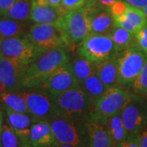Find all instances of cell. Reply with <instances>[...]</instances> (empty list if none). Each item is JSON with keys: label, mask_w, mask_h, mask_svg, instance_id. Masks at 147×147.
<instances>
[{"label": "cell", "mask_w": 147, "mask_h": 147, "mask_svg": "<svg viewBox=\"0 0 147 147\" xmlns=\"http://www.w3.org/2000/svg\"><path fill=\"white\" fill-rule=\"evenodd\" d=\"M68 49L56 48L43 53L28 65L22 82L23 89L41 87L57 69L69 62Z\"/></svg>", "instance_id": "6da1fadb"}, {"label": "cell", "mask_w": 147, "mask_h": 147, "mask_svg": "<svg viewBox=\"0 0 147 147\" xmlns=\"http://www.w3.org/2000/svg\"><path fill=\"white\" fill-rule=\"evenodd\" d=\"M57 115L78 122L93 109L94 101L79 86L53 96Z\"/></svg>", "instance_id": "7a4b0ae2"}, {"label": "cell", "mask_w": 147, "mask_h": 147, "mask_svg": "<svg viewBox=\"0 0 147 147\" xmlns=\"http://www.w3.org/2000/svg\"><path fill=\"white\" fill-rule=\"evenodd\" d=\"M58 24L63 31L69 47L79 44L92 33L88 3L83 8L66 11Z\"/></svg>", "instance_id": "3957f363"}, {"label": "cell", "mask_w": 147, "mask_h": 147, "mask_svg": "<svg viewBox=\"0 0 147 147\" xmlns=\"http://www.w3.org/2000/svg\"><path fill=\"white\" fill-rule=\"evenodd\" d=\"M137 94H131L119 85L107 88L99 98L95 100L92 111L100 118L106 120L110 117L121 114Z\"/></svg>", "instance_id": "277c9868"}, {"label": "cell", "mask_w": 147, "mask_h": 147, "mask_svg": "<svg viewBox=\"0 0 147 147\" xmlns=\"http://www.w3.org/2000/svg\"><path fill=\"white\" fill-rule=\"evenodd\" d=\"M27 38L43 52L56 48H69L68 42L59 24H34L29 28Z\"/></svg>", "instance_id": "5b68a950"}, {"label": "cell", "mask_w": 147, "mask_h": 147, "mask_svg": "<svg viewBox=\"0 0 147 147\" xmlns=\"http://www.w3.org/2000/svg\"><path fill=\"white\" fill-rule=\"evenodd\" d=\"M78 54L93 63L116 57L119 55L110 37L96 33L89 34L79 43Z\"/></svg>", "instance_id": "8992f818"}, {"label": "cell", "mask_w": 147, "mask_h": 147, "mask_svg": "<svg viewBox=\"0 0 147 147\" xmlns=\"http://www.w3.org/2000/svg\"><path fill=\"white\" fill-rule=\"evenodd\" d=\"M119 64L118 85L121 87L131 85L141 73L147 60V55L138 47L132 44L117 57Z\"/></svg>", "instance_id": "52a82bcc"}, {"label": "cell", "mask_w": 147, "mask_h": 147, "mask_svg": "<svg viewBox=\"0 0 147 147\" xmlns=\"http://www.w3.org/2000/svg\"><path fill=\"white\" fill-rule=\"evenodd\" d=\"M45 53L34 46L26 36L13 37L0 41V53L3 57L30 65Z\"/></svg>", "instance_id": "ba28073f"}, {"label": "cell", "mask_w": 147, "mask_h": 147, "mask_svg": "<svg viewBox=\"0 0 147 147\" xmlns=\"http://www.w3.org/2000/svg\"><path fill=\"white\" fill-rule=\"evenodd\" d=\"M26 102L29 114L37 120H49L57 115L53 96L42 88H27L21 91Z\"/></svg>", "instance_id": "9c48e42d"}, {"label": "cell", "mask_w": 147, "mask_h": 147, "mask_svg": "<svg viewBox=\"0 0 147 147\" xmlns=\"http://www.w3.org/2000/svg\"><path fill=\"white\" fill-rule=\"evenodd\" d=\"M121 117L127 137L139 136L147 122L146 101L137 95L121 112Z\"/></svg>", "instance_id": "30bf717a"}, {"label": "cell", "mask_w": 147, "mask_h": 147, "mask_svg": "<svg viewBox=\"0 0 147 147\" xmlns=\"http://www.w3.org/2000/svg\"><path fill=\"white\" fill-rule=\"evenodd\" d=\"M27 67L10 59L0 58V92H21Z\"/></svg>", "instance_id": "8fae6325"}, {"label": "cell", "mask_w": 147, "mask_h": 147, "mask_svg": "<svg viewBox=\"0 0 147 147\" xmlns=\"http://www.w3.org/2000/svg\"><path fill=\"white\" fill-rule=\"evenodd\" d=\"M48 121L57 143L76 147L81 145V134L75 124L76 122L61 115L54 116Z\"/></svg>", "instance_id": "7c38bea8"}, {"label": "cell", "mask_w": 147, "mask_h": 147, "mask_svg": "<svg viewBox=\"0 0 147 147\" xmlns=\"http://www.w3.org/2000/svg\"><path fill=\"white\" fill-rule=\"evenodd\" d=\"M78 86L69 62L57 69L39 88L46 90L52 96H56Z\"/></svg>", "instance_id": "4fadbf2b"}, {"label": "cell", "mask_w": 147, "mask_h": 147, "mask_svg": "<svg viewBox=\"0 0 147 147\" xmlns=\"http://www.w3.org/2000/svg\"><path fill=\"white\" fill-rule=\"evenodd\" d=\"M83 121L88 136L89 147H113L106 120L96 115L92 110Z\"/></svg>", "instance_id": "5bb4252c"}, {"label": "cell", "mask_w": 147, "mask_h": 147, "mask_svg": "<svg viewBox=\"0 0 147 147\" xmlns=\"http://www.w3.org/2000/svg\"><path fill=\"white\" fill-rule=\"evenodd\" d=\"M65 13L62 7H54L47 0H31L30 20L34 24H57Z\"/></svg>", "instance_id": "9a60e30c"}, {"label": "cell", "mask_w": 147, "mask_h": 147, "mask_svg": "<svg viewBox=\"0 0 147 147\" xmlns=\"http://www.w3.org/2000/svg\"><path fill=\"white\" fill-rule=\"evenodd\" d=\"M3 110L7 124L15 131L26 145L31 146L30 144V133L33 123L37 121L36 119L29 113L16 112L9 109Z\"/></svg>", "instance_id": "2e32d148"}, {"label": "cell", "mask_w": 147, "mask_h": 147, "mask_svg": "<svg viewBox=\"0 0 147 147\" xmlns=\"http://www.w3.org/2000/svg\"><path fill=\"white\" fill-rule=\"evenodd\" d=\"M90 7V26L92 33L108 34L115 26V19L109 9L96 5L92 0Z\"/></svg>", "instance_id": "e0dca14e"}, {"label": "cell", "mask_w": 147, "mask_h": 147, "mask_svg": "<svg viewBox=\"0 0 147 147\" xmlns=\"http://www.w3.org/2000/svg\"><path fill=\"white\" fill-rule=\"evenodd\" d=\"M56 143L49 121L37 120L33 123L30 133L31 147H48Z\"/></svg>", "instance_id": "ac0fdd59"}, {"label": "cell", "mask_w": 147, "mask_h": 147, "mask_svg": "<svg viewBox=\"0 0 147 147\" xmlns=\"http://www.w3.org/2000/svg\"><path fill=\"white\" fill-rule=\"evenodd\" d=\"M115 26L122 27L134 35L147 23L144 11L129 6L124 15L115 19Z\"/></svg>", "instance_id": "d6986e66"}, {"label": "cell", "mask_w": 147, "mask_h": 147, "mask_svg": "<svg viewBox=\"0 0 147 147\" xmlns=\"http://www.w3.org/2000/svg\"><path fill=\"white\" fill-rule=\"evenodd\" d=\"M94 64L96 74L106 88L118 85L119 64L117 57Z\"/></svg>", "instance_id": "ffe728a7"}, {"label": "cell", "mask_w": 147, "mask_h": 147, "mask_svg": "<svg viewBox=\"0 0 147 147\" xmlns=\"http://www.w3.org/2000/svg\"><path fill=\"white\" fill-rule=\"evenodd\" d=\"M28 30L26 22L0 15V41L8 38L26 36Z\"/></svg>", "instance_id": "44dd1931"}, {"label": "cell", "mask_w": 147, "mask_h": 147, "mask_svg": "<svg viewBox=\"0 0 147 147\" xmlns=\"http://www.w3.org/2000/svg\"><path fill=\"white\" fill-rule=\"evenodd\" d=\"M105 123L112 141L113 147H119L121 143L127 137V133L122 120L121 114L110 117L106 119Z\"/></svg>", "instance_id": "7402d4cb"}, {"label": "cell", "mask_w": 147, "mask_h": 147, "mask_svg": "<svg viewBox=\"0 0 147 147\" xmlns=\"http://www.w3.org/2000/svg\"><path fill=\"white\" fill-rule=\"evenodd\" d=\"M0 107L16 112L29 113L26 100L21 92H0Z\"/></svg>", "instance_id": "603a6c76"}, {"label": "cell", "mask_w": 147, "mask_h": 147, "mask_svg": "<svg viewBox=\"0 0 147 147\" xmlns=\"http://www.w3.org/2000/svg\"><path fill=\"white\" fill-rule=\"evenodd\" d=\"M69 65L79 85H81L88 77L96 73L95 64L80 56L72 62H69Z\"/></svg>", "instance_id": "cb8c5ba5"}, {"label": "cell", "mask_w": 147, "mask_h": 147, "mask_svg": "<svg viewBox=\"0 0 147 147\" xmlns=\"http://www.w3.org/2000/svg\"><path fill=\"white\" fill-rule=\"evenodd\" d=\"M108 35L110 37V38L114 42L116 52L118 54L123 52L127 48L134 44L135 35L126 30L123 29L122 27L115 26L110 30Z\"/></svg>", "instance_id": "d4e9b609"}, {"label": "cell", "mask_w": 147, "mask_h": 147, "mask_svg": "<svg viewBox=\"0 0 147 147\" xmlns=\"http://www.w3.org/2000/svg\"><path fill=\"white\" fill-rule=\"evenodd\" d=\"M31 0H16L9 10L3 16H7L16 21L26 22L30 20Z\"/></svg>", "instance_id": "484cf974"}, {"label": "cell", "mask_w": 147, "mask_h": 147, "mask_svg": "<svg viewBox=\"0 0 147 147\" xmlns=\"http://www.w3.org/2000/svg\"><path fill=\"white\" fill-rule=\"evenodd\" d=\"M79 87L89 96L94 102L107 89L96 73L88 77L83 84L79 85Z\"/></svg>", "instance_id": "4316f807"}, {"label": "cell", "mask_w": 147, "mask_h": 147, "mask_svg": "<svg viewBox=\"0 0 147 147\" xmlns=\"http://www.w3.org/2000/svg\"><path fill=\"white\" fill-rule=\"evenodd\" d=\"M0 147H31L26 145L15 131L7 124L3 125Z\"/></svg>", "instance_id": "83f0119b"}, {"label": "cell", "mask_w": 147, "mask_h": 147, "mask_svg": "<svg viewBox=\"0 0 147 147\" xmlns=\"http://www.w3.org/2000/svg\"><path fill=\"white\" fill-rule=\"evenodd\" d=\"M133 92L138 96L147 95V60L141 73L131 84Z\"/></svg>", "instance_id": "f1b7e54d"}, {"label": "cell", "mask_w": 147, "mask_h": 147, "mask_svg": "<svg viewBox=\"0 0 147 147\" xmlns=\"http://www.w3.org/2000/svg\"><path fill=\"white\" fill-rule=\"evenodd\" d=\"M92 0H61V7L66 11L83 8Z\"/></svg>", "instance_id": "f546056e"}, {"label": "cell", "mask_w": 147, "mask_h": 147, "mask_svg": "<svg viewBox=\"0 0 147 147\" xmlns=\"http://www.w3.org/2000/svg\"><path fill=\"white\" fill-rule=\"evenodd\" d=\"M129 5L126 2H124L123 0H119L110 7L109 10H110V13L112 14L114 19H115V18L120 17L123 15H124Z\"/></svg>", "instance_id": "4dcf8cb0"}, {"label": "cell", "mask_w": 147, "mask_h": 147, "mask_svg": "<svg viewBox=\"0 0 147 147\" xmlns=\"http://www.w3.org/2000/svg\"><path fill=\"white\" fill-rule=\"evenodd\" d=\"M136 43L147 55V23L135 34Z\"/></svg>", "instance_id": "1f68e13d"}, {"label": "cell", "mask_w": 147, "mask_h": 147, "mask_svg": "<svg viewBox=\"0 0 147 147\" xmlns=\"http://www.w3.org/2000/svg\"><path fill=\"white\" fill-rule=\"evenodd\" d=\"M119 147H141L139 136H130L127 137L120 144Z\"/></svg>", "instance_id": "d6a6232c"}, {"label": "cell", "mask_w": 147, "mask_h": 147, "mask_svg": "<svg viewBox=\"0 0 147 147\" xmlns=\"http://www.w3.org/2000/svg\"><path fill=\"white\" fill-rule=\"evenodd\" d=\"M131 7L138 8L140 10H144L147 6V0H123Z\"/></svg>", "instance_id": "836d02e7"}, {"label": "cell", "mask_w": 147, "mask_h": 147, "mask_svg": "<svg viewBox=\"0 0 147 147\" xmlns=\"http://www.w3.org/2000/svg\"><path fill=\"white\" fill-rule=\"evenodd\" d=\"M16 0H0V15H4Z\"/></svg>", "instance_id": "e575fe53"}, {"label": "cell", "mask_w": 147, "mask_h": 147, "mask_svg": "<svg viewBox=\"0 0 147 147\" xmlns=\"http://www.w3.org/2000/svg\"><path fill=\"white\" fill-rule=\"evenodd\" d=\"M117 1L119 0H93L96 5L104 7V8H107V9H109Z\"/></svg>", "instance_id": "d590c367"}, {"label": "cell", "mask_w": 147, "mask_h": 147, "mask_svg": "<svg viewBox=\"0 0 147 147\" xmlns=\"http://www.w3.org/2000/svg\"><path fill=\"white\" fill-rule=\"evenodd\" d=\"M141 147H147V130H143L139 135Z\"/></svg>", "instance_id": "8d00e7d4"}, {"label": "cell", "mask_w": 147, "mask_h": 147, "mask_svg": "<svg viewBox=\"0 0 147 147\" xmlns=\"http://www.w3.org/2000/svg\"><path fill=\"white\" fill-rule=\"evenodd\" d=\"M47 2L54 7H61V0H47Z\"/></svg>", "instance_id": "74e56055"}, {"label": "cell", "mask_w": 147, "mask_h": 147, "mask_svg": "<svg viewBox=\"0 0 147 147\" xmlns=\"http://www.w3.org/2000/svg\"><path fill=\"white\" fill-rule=\"evenodd\" d=\"M3 113L0 109V142H1V134H2V129H3Z\"/></svg>", "instance_id": "f35d334b"}, {"label": "cell", "mask_w": 147, "mask_h": 147, "mask_svg": "<svg viewBox=\"0 0 147 147\" xmlns=\"http://www.w3.org/2000/svg\"><path fill=\"white\" fill-rule=\"evenodd\" d=\"M48 147H76L74 146H70V145H62V144H58V143H56L53 146Z\"/></svg>", "instance_id": "ab89813d"}, {"label": "cell", "mask_w": 147, "mask_h": 147, "mask_svg": "<svg viewBox=\"0 0 147 147\" xmlns=\"http://www.w3.org/2000/svg\"><path fill=\"white\" fill-rule=\"evenodd\" d=\"M143 11H144L145 15H146V17H147V6H146V8H145L144 10H143Z\"/></svg>", "instance_id": "60d3db41"}, {"label": "cell", "mask_w": 147, "mask_h": 147, "mask_svg": "<svg viewBox=\"0 0 147 147\" xmlns=\"http://www.w3.org/2000/svg\"><path fill=\"white\" fill-rule=\"evenodd\" d=\"M2 57V56H1V53H0V58Z\"/></svg>", "instance_id": "b9f144b4"}]
</instances>
